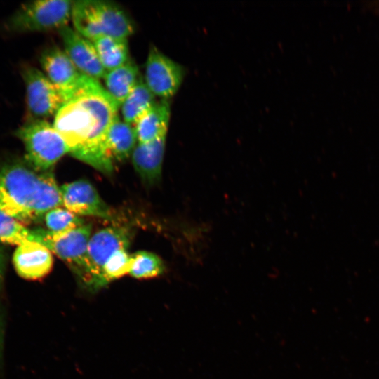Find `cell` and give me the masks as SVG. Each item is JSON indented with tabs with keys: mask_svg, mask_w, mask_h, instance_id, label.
I'll return each instance as SVG.
<instances>
[{
	"mask_svg": "<svg viewBox=\"0 0 379 379\" xmlns=\"http://www.w3.org/2000/svg\"><path fill=\"white\" fill-rule=\"evenodd\" d=\"M119 107L100 82L65 102L54 116L53 126L69 154L105 174L114 170L104 142Z\"/></svg>",
	"mask_w": 379,
	"mask_h": 379,
	"instance_id": "cell-1",
	"label": "cell"
},
{
	"mask_svg": "<svg viewBox=\"0 0 379 379\" xmlns=\"http://www.w3.org/2000/svg\"><path fill=\"white\" fill-rule=\"evenodd\" d=\"M63 206L60 187L51 171H40L27 162L0 168V210L22 224L44 218Z\"/></svg>",
	"mask_w": 379,
	"mask_h": 379,
	"instance_id": "cell-2",
	"label": "cell"
},
{
	"mask_svg": "<svg viewBox=\"0 0 379 379\" xmlns=\"http://www.w3.org/2000/svg\"><path fill=\"white\" fill-rule=\"evenodd\" d=\"M71 20L73 28L91 41L102 36L128 39L135 29L126 11L106 0L74 1Z\"/></svg>",
	"mask_w": 379,
	"mask_h": 379,
	"instance_id": "cell-3",
	"label": "cell"
},
{
	"mask_svg": "<svg viewBox=\"0 0 379 379\" xmlns=\"http://www.w3.org/2000/svg\"><path fill=\"white\" fill-rule=\"evenodd\" d=\"M15 135L23 142L25 161L40 171H51L69 149L53 124L33 119L20 126Z\"/></svg>",
	"mask_w": 379,
	"mask_h": 379,
	"instance_id": "cell-4",
	"label": "cell"
},
{
	"mask_svg": "<svg viewBox=\"0 0 379 379\" xmlns=\"http://www.w3.org/2000/svg\"><path fill=\"white\" fill-rule=\"evenodd\" d=\"M34 241L44 245L67 264L81 283L88 288L91 276L88 262V244L91 225L84 224L64 233H52L42 229L32 230Z\"/></svg>",
	"mask_w": 379,
	"mask_h": 379,
	"instance_id": "cell-5",
	"label": "cell"
},
{
	"mask_svg": "<svg viewBox=\"0 0 379 379\" xmlns=\"http://www.w3.org/2000/svg\"><path fill=\"white\" fill-rule=\"evenodd\" d=\"M74 1H34L22 4L6 23L13 32L60 30L71 20Z\"/></svg>",
	"mask_w": 379,
	"mask_h": 379,
	"instance_id": "cell-6",
	"label": "cell"
},
{
	"mask_svg": "<svg viewBox=\"0 0 379 379\" xmlns=\"http://www.w3.org/2000/svg\"><path fill=\"white\" fill-rule=\"evenodd\" d=\"M39 61L46 77L62 95L65 102L99 81L81 74L65 51L57 46L45 49Z\"/></svg>",
	"mask_w": 379,
	"mask_h": 379,
	"instance_id": "cell-7",
	"label": "cell"
},
{
	"mask_svg": "<svg viewBox=\"0 0 379 379\" xmlns=\"http://www.w3.org/2000/svg\"><path fill=\"white\" fill-rule=\"evenodd\" d=\"M131 237V230L121 225L105 227L91 236L87 250L91 276L88 289L96 291L103 287L102 272L104 265L117 251L127 249Z\"/></svg>",
	"mask_w": 379,
	"mask_h": 379,
	"instance_id": "cell-8",
	"label": "cell"
},
{
	"mask_svg": "<svg viewBox=\"0 0 379 379\" xmlns=\"http://www.w3.org/2000/svg\"><path fill=\"white\" fill-rule=\"evenodd\" d=\"M185 69L154 45L149 49L145 63L144 81L150 91L160 99L170 100L180 88Z\"/></svg>",
	"mask_w": 379,
	"mask_h": 379,
	"instance_id": "cell-9",
	"label": "cell"
},
{
	"mask_svg": "<svg viewBox=\"0 0 379 379\" xmlns=\"http://www.w3.org/2000/svg\"><path fill=\"white\" fill-rule=\"evenodd\" d=\"M22 75L30 114L36 119L55 116L65 103V99L57 87L44 73L34 67H24Z\"/></svg>",
	"mask_w": 379,
	"mask_h": 379,
	"instance_id": "cell-10",
	"label": "cell"
},
{
	"mask_svg": "<svg viewBox=\"0 0 379 379\" xmlns=\"http://www.w3.org/2000/svg\"><path fill=\"white\" fill-rule=\"evenodd\" d=\"M62 205L76 215L94 216L109 220L112 213L88 180H79L60 187Z\"/></svg>",
	"mask_w": 379,
	"mask_h": 379,
	"instance_id": "cell-11",
	"label": "cell"
},
{
	"mask_svg": "<svg viewBox=\"0 0 379 379\" xmlns=\"http://www.w3.org/2000/svg\"><path fill=\"white\" fill-rule=\"evenodd\" d=\"M64 51L84 75L99 81L103 79L106 70L102 67L93 42L68 25L59 31Z\"/></svg>",
	"mask_w": 379,
	"mask_h": 379,
	"instance_id": "cell-12",
	"label": "cell"
},
{
	"mask_svg": "<svg viewBox=\"0 0 379 379\" xmlns=\"http://www.w3.org/2000/svg\"><path fill=\"white\" fill-rule=\"evenodd\" d=\"M13 265L17 273L29 280L39 279L48 274L53 267L51 251L44 245L25 241L18 246L13 254Z\"/></svg>",
	"mask_w": 379,
	"mask_h": 379,
	"instance_id": "cell-13",
	"label": "cell"
},
{
	"mask_svg": "<svg viewBox=\"0 0 379 379\" xmlns=\"http://www.w3.org/2000/svg\"><path fill=\"white\" fill-rule=\"evenodd\" d=\"M166 135L149 142L137 143L132 152L133 166L146 185H154L161 178Z\"/></svg>",
	"mask_w": 379,
	"mask_h": 379,
	"instance_id": "cell-14",
	"label": "cell"
},
{
	"mask_svg": "<svg viewBox=\"0 0 379 379\" xmlns=\"http://www.w3.org/2000/svg\"><path fill=\"white\" fill-rule=\"evenodd\" d=\"M170 117V100L157 101L133 125L138 143L149 142L167 134Z\"/></svg>",
	"mask_w": 379,
	"mask_h": 379,
	"instance_id": "cell-15",
	"label": "cell"
},
{
	"mask_svg": "<svg viewBox=\"0 0 379 379\" xmlns=\"http://www.w3.org/2000/svg\"><path fill=\"white\" fill-rule=\"evenodd\" d=\"M138 143L135 128L118 115L105 136L104 146L109 159L114 164L131 156Z\"/></svg>",
	"mask_w": 379,
	"mask_h": 379,
	"instance_id": "cell-16",
	"label": "cell"
},
{
	"mask_svg": "<svg viewBox=\"0 0 379 379\" xmlns=\"http://www.w3.org/2000/svg\"><path fill=\"white\" fill-rule=\"evenodd\" d=\"M141 77L137 64L131 58L125 64L106 72L103 78L105 88L119 107Z\"/></svg>",
	"mask_w": 379,
	"mask_h": 379,
	"instance_id": "cell-17",
	"label": "cell"
},
{
	"mask_svg": "<svg viewBox=\"0 0 379 379\" xmlns=\"http://www.w3.org/2000/svg\"><path fill=\"white\" fill-rule=\"evenodd\" d=\"M156 102V96L141 77L119 107L122 120L133 126Z\"/></svg>",
	"mask_w": 379,
	"mask_h": 379,
	"instance_id": "cell-18",
	"label": "cell"
},
{
	"mask_svg": "<svg viewBox=\"0 0 379 379\" xmlns=\"http://www.w3.org/2000/svg\"><path fill=\"white\" fill-rule=\"evenodd\" d=\"M127 39L102 36L92 41L106 72L125 64L131 59Z\"/></svg>",
	"mask_w": 379,
	"mask_h": 379,
	"instance_id": "cell-19",
	"label": "cell"
},
{
	"mask_svg": "<svg viewBox=\"0 0 379 379\" xmlns=\"http://www.w3.org/2000/svg\"><path fill=\"white\" fill-rule=\"evenodd\" d=\"M131 265L129 274L136 279L152 278L165 270L162 260L155 253L141 251L131 255Z\"/></svg>",
	"mask_w": 379,
	"mask_h": 379,
	"instance_id": "cell-20",
	"label": "cell"
},
{
	"mask_svg": "<svg viewBox=\"0 0 379 379\" xmlns=\"http://www.w3.org/2000/svg\"><path fill=\"white\" fill-rule=\"evenodd\" d=\"M48 231L64 233L84 225V220L66 208L56 207L48 211L44 216Z\"/></svg>",
	"mask_w": 379,
	"mask_h": 379,
	"instance_id": "cell-21",
	"label": "cell"
},
{
	"mask_svg": "<svg viewBox=\"0 0 379 379\" xmlns=\"http://www.w3.org/2000/svg\"><path fill=\"white\" fill-rule=\"evenodd\" d=\"M28 240L34 241L32 230L0 210V241L18 246Z\"/></svg>",
	"mask_w": 379,
	"mask_h": 379,
	"instance_id": "cell-22",
	"label": "cell"
},
{
	"mask_svg": "<svg viewBox=\"0 0 379 379\" xmlns=\"http://www.w3.org/2000/svg\"><path fill=\"white\" fill-rule=\"evenodd\" d=\"M131 257L126 249H119L107 260L102 268V281L103 287L109 282L129 274Z\"/></svg>",
	"mask_w": 379,
	"mask_h": 379,
	"instance_id": "cell-23",
	"label": "cell"
},
{
	"mask_svg": "<svg viewBox=\"0 0 379 379\" xmlns=\"http://www.w3.org/2000/svg\"><path fill=\"white\" fill-rule=\"evenodd\" d=\"M4 258H3V253L0 250V286L2 281V277H3V265H4Z\"/></svg>",
	"mask_w": 379,
	"mask_h": 379,
	"instance_id": "cell-24",
	"label": "cell"
},
{
	"mask_svg": "<svg viewBox=\"0 0 379 379\" xmlns=\"http://www.w3.org/2000/svg\"><path fill=\"white\" fill-rule=\"evenodd\" d=\"M371 6L373 9L379 13V1L372 2Z\"/></svg>",
	"mask_w": 379,
	"mask_h": 379,
	"instance_id": "cell-25",
	"label": "cell"
},
{
	"mask_svg": "<svg viewBox=\"0 0 379 379\" xmlns=\"http://www.w3.org/2000/svg\"><path fill=\"white\" fill-rule=\"evenodd\" d=\"M1 345H2V330H1V321L0 319V356L1 352Z\"/></svg>",
	"mask_w": 379,
	"mask_h": 379,
	"instance_id": "cell-26",
	"label": "cell"
}]
</instances>
